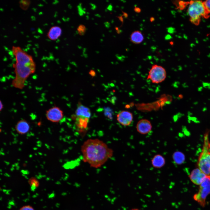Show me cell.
I'll return each mask as SVG.
<instances>
[{"label": "cell", "mask_w": 210, "mask_h": 210, "mask_svg": "<svg viewBox=\"0 0 210 210\" xmlns=\"http://www.w3.org/2000/svg\"><path fill=\"white\" fill-rule=\"evenodd\" d=\"M83 162L91 167L98 168L103 165L113 155V151L107 144L98 139H89L81 148Z\"/></svg>", "instance_id": "obj_1"}, {"label": "cell", "mask_w": 210, "mask_h": 210, "mask_svg": "<svg viewBox=\"0 0 210 210\" xmlns=\"http://www.w3.org/2000/svg\"><path fill=\"white\" fill-rule=\"evenodd\" d=\"M12 51L16 62L13 64L15 76L11 84L14 88L21 90L24 87L28 78L35 73L36 64L32 56L20 47L13 46Z\"/></svg>", "instance_id": "obj_2"}, {"label": "cell", "mask_w": 210, "mask_h": 210, "mask_svg": "<svg viewBox=\"0 0 210 210\" xmlns=\"http://www.w3.org/2000/svg\"><path fill=\"white\" fill-rule=\"evenodd\" d=\"M187 13L191 22L196 25L200 23L202 18L208 17L207 13L203 2L192 1L189 2Z\"/></svg>", "instance_id": "obj_3"}, {"label": "cell", "mask_w": 210, "mask_h": 210, "mask_svg": "<svg viewBox=\"0 0 210 210\" xmlns=\"http://www.w3.org/2000/svg\"><path fill=\"white\" fill-rule=\"evenodd\" d=\"M204 144L199 158V168L207 176H210V151L207 135L205 137Z\"/></svg>", "instance_id": "obj_4"}, {"label": "cell", "mask_w": 210, "mask_h": 210, "mask_svg": "<svg viewBox=\"0 0 210 210\" xmlns=\"http://www.w3.org/2000/svg\"><path fill=\"white\" fill-rule=\"evenodd\" d=\"M210 194V176H207L200 185L198 192L193 196L194 200L202 207L205 206L207 197Z\"/></svg>", "instance_id": "obj_5"}, {"label": "cell", "mask_w": 210, "mask_h": 210, "mask_svg": "<svg viewBox=\"0 0 210 210\" xmlns=\"http://www.w3.org/2000/svg\"><path fill=\"white\" fill-rule=\"evenodd\" d=\"M166 72L165 69L157 64L153 65L148 72L147 79L155 83H160L165 79Z\"/></svg>", "instance_id": "obj_6"}, {"label": "cell", "mask_w": 210, "mask_h": 210, "mask_svg": "<svg viewBox=\"0 0 210 210\" xmlns=\"http://www.w3.org/2000/svg\"><path fill=\"white\" fill-rule=\"evenodd\" d=\"M47 119L53 123H57L63 118L64 114L61 108L57 106H54L47 110L46 113Z\"/></svg>", "instance_id": "obj_7"}, {"label": "cell", "mask_w": 210, "mask_h": 210, "mask_svg": "<svg viewBox=\"0 0 210 210\" xmlns=\"http://www.w3.org/2000/svg\"><path fill=\"white\" fill-rule=\"evenodd\" d=\"M117 120L118 123L124 126L130 125L133 120V115L131 112L122 111L117 115Z\"/></svg>", "instance_id": "obj_8"}, {"label": "cell", "mask_w": 210, "mask_h": 210, "mask_svg": "<svg viewBox=\"0 0 210 210\" xmlns=\"http://www.w3.org/2000/svg\"><path fill=\"white\" fill-rule=\"evenodd\" d=\"M136 128L139 133L141 134L145 135L151 131L152 126L149 120L144 119L140 120L137 122Z\"/></svg>", "instance_id": "obj_9"}, {"label": "cell", "mask_w": 210, "mask_h": 210, "mask_svg": "<svg viewBox=\"0 0 210 210\" xmlns=\"http://www.w3.org/2000/svg\"><path fill=\"white\" fill-rule=\"evenodd\" d=\"M206 176L198 168L193 170L189 175V177L193 183L200 185L204 181Z\"/></svg>", "instance_id": "obj_10"}, {"label": "cell", "mask_w": 210, "mask_h": 210, "mask_svg": "<svg viewBox=\"0 0 210 210\" xmlns=\"http://www.w3.org/2000/svg\"><path fill=\"white\" fill-rule=\"evenodd\" d=\"M89 118L73 115L72 119L75 121V124L80 132H83L88 127Z\"/></svg>", "instance_id": "obj_11"}, {"label": "cell", "mask_w": 210, "mask_h": 210, "mask_svg": "<svg viewBox=\"0 0 210 210\" xmlns=\"http://www.w3.org/2000/svg\"><path fill=\"white\" fill-rule=\"evenodd\" d=\"M16 131L20 134H24L30 130V126L27 121L24 119L19 120L15 126Z\"/></svg>", "instance_id": "obj_12"}, {"label": "cell", "mask_w": 210, "mask_h": 210, "mask_svg": "<svg viewBox=\"0 0 210 210\" xmlns=\"http://www.w3.org/2000/svg\"><path fill=\"white\" fill-rule=\"evenodd\" d=\"M76 116H81L90 118L91 116V113L90 109L79 102L77 105V109L75 111Z\"/></svg>", "instance_id": "obj_13"}, {"label": "cell", "mask_w": 210, "mask_h": 210, "mask_svg": "<svg viewBox=\"0 0 210 210\" xmlns=\"http://www.w3.org/2000/svg\"><path fill=\"white\" fill-rule=\"evenodd\" d=\"M166 163L164 157L160 154L155 155L151 160L152 166L155 168L160 169L163 167Z\"/></svg>", "instance_id": "obj_14"}, {"label": "cell", "mask_w": 210, "mask_h": 210, "mask_svg": "<svg viewBox=\"0 0 210 210\" xmlns=\"http://www.w3.org/2000/svg\"><path fill=\"white\" fill-rule=\"evenodd\" d=\"M62 30L58 26L52 27L47 34V36L50 40H55L60 37L62 34Z\"/></svg>", "instance_id": "obj_15"}, {"label": "cell", "mask_w": 210, "mask_h": 210, "mask_svg": "<svg viewBox=\"0 0 210 210\" xmlns=\"http://www.w3.org/2000/svg\"><path fill=\"white\" fill-rule=\"evenodd\" d=\"M144 39V36L142 33L139 31H135L131 34L130 40L131 42L135 44H138L141 43Z\"/></svg>", "instance_id": "obj_16"}, {"label": "cell", "mask_w": 210, "mask_h": 210, "mask_svg": "<svg viewBox=\"0 0 210 210\" xmlns=\"http://www.w3.org/2000/svg\"><path fill=\"white\" fill-rule=\"evenodd\" d=\"M172 158L174 163L178 165L183 163L185 160V156L181 152L178 151L174 152L172 155Z\"/></svg>", "instance_id": "obj_17"}, {"label": "cell", "mask_w": 210, "mask_h": 210, "mask_svg": "<svg viewBox=\"0 0 210 210\" xmlns=\"http://www.w3.org/2000/svg\"><path fill=\"white\" fill-rule=\"evenodd\" d=\"M28 183L32 189L37 188L39 185V182L35 177H32L28 180Z\"/></svg>", "instance_id": "obj_18"}, {"label": "cell", "mask_w": 210, "mask_h": 210, "mask_svg": "<svg viewBox=\"0 0 210 210\" xmlns=\"http://www.w3.org/2000/svg\"><path fill=\"white\" fill-rule=\"evenodd\" d=\"M21 7L23 9L27 8L30 3V1L28 0H21L19 2Z\"/></svg>", "instance_id": "obj_19"}, {"label": "cell", "mask_w": 210, "mask_h": 210, "mask_svg": "<svg viewBox=\"0 0 210 210\" xmlns=\"http://www.w3.org/2000/svg\"><path fill=\"white\" fill-rule=\"evenodd\" d=\"M78 32L80 35H83L85 33L86 28L85 26L83 25H80L78 27L77 29Z\"/></svg>", "instance_id": "obj_20"}, {"label": "cell", "mask_w": 210, "mask_h": 210, "mask_svg": "<svg viewBox=\"0 0 210 210\" xmlns=\"http://www.w3.org/2000/svg\"><path fill=\"white\" fill-rule=\"evenodd\" d=\"M203 3L207 13H210V0L205 1Z\"/></svg>", "instance_id": "obj_21"}, {"label": "cell", "mask_w": 210, "mask_h": 210, "mask_svg": "<svg viewBox=\"0 0 210 210\" xmlns=\"http://www.w3.org/2000/svg\"><path fill=\"white\" fill-rule=\"evenodd\" d=\"M19 210H35L31 206L29 205L24 206L21 207Z\"/></svg>", "instance_id": "obj_22"}, {"label": "cell", "mask_w": 210, "mask_h": 210, "mask_svg": "<svg viewBox=\"0 0 210 210\" xmlns=\"http://www.w3.org/2000/svg\"><path fill=\"white\" fill-rule=\"evenodd\" d=\"M105 114L109 118H111L112 114H111V110L109 108H106L105 109Z\"/></svg>", "instance_id": "obj_23"}, {"label": "cell", "mask_w": 210, "mask_h": 210, "mask_svg": "<svg viewBox=\"0 0 210 210\" xmlns=\"http://www.w3.org/2000/svg\"><path fill=\"white\" fill-rule=\"evenodd\" d=\"M89 74L92 76H94L96 75L95 72L93 70H91L90 71Z\"/></svg>", "instance_id": "obj_24"}, {"label": "cell", "mask_w": 210, "mask_h": 210, "mask_svg": "<svg viewBox=\"0 0 210 210\" xmlns=\"http://www.w3.org/2000/svg\"><path fill=\"white\" fill-rule=\"evenodd\" d=\"M134 10L135 12L138 13H140L141 11V9L139 7H135Z\"/></svg>", "instance_id": "obj_25"}, {"label": "cell", "mask_w": 210, "mask_h": 210, "mask_svg": "<svg viewBox=\"0 0 210 210\" xmlns=\"http://www.w3.org/2000/svg\"><path fill=\"white\" fill-rule=\"evenodd\" d=\"M0 102V111H1L4 108V105L1 100Z\"/></svg>", "instance_id": "obj_26"}, {"label": "cell", "mask_w": 210, "mask_h": 210, "mask_svg": "<svg viewBox=\"0 0 210 210\" xmlns=\"http://www.w3.org/2000/svg\"><path fill=\"white\" fill-rule=\"evenodd\" d=\"M154 20V18L153 17H151L150 19V20L151 22H152Z\"/></svg>", "instance_id": "obj_27"}, {"label": "cell", "mask_w": 210, "mask_h": 210, "mask_svg": "<svg viewBox=\"0 0 210 210\" xmlns=\"http://www.w3.org/2000/svg\"><path fill=\"white\" fill-rule=\"evenodd\" d=\"M130 210H140L139 209L137 208H133L131 209Z\"/></svg>", "instance_id": "obj_28"}]
</instances>
